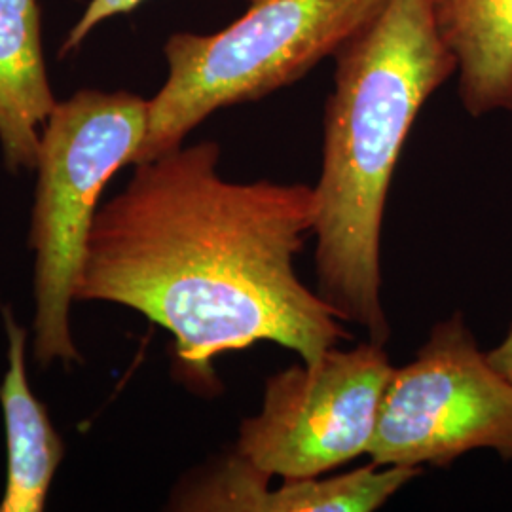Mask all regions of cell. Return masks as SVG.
Listing matches in <instances>:
<instances>
[{"label": "cell", "instance_id": "cell-1", "mask_svg": "<svg viewBox=\"0 0 512 512\" xmlns=\"http://www.w3.org/2000/svg\"><path fill=\"white\" fill-rule=\"evenodd\" d=\"M203 141L135 164L97 209L76 300L139 311L175 340L186 384L213 393L224 353L272 342L319 361L346 321L302 283L296 256L315 236L317 198L302 183H234Z\"/></svg>", "mask_w": 512, "mask_h": 512}, {"label": "cell", "instance_id": "cell-2", "mask_svg": "<svg viewBox=\"0 0 512 512\" xmlns=\"http://www.w3.org/2000/svg\"><path fill=\"white\" fill-rule=\"evenodd\" d=\"M334 59L323 118L315 222L317 294L346 323L385 344V203L404 143L429 97L458 73L431 0H389Z\"/></svg>", "mask_w": 512, "mask_h": 512}, {"label": "cell", "instance_id": "cell-3", "mask_svg": "<svg viewBox=\"0 0 512 512\" xmlns=\"http://www.w3.org/2000/svg\"><path fill=\"white\" fill-rule=\"evenodd\" d=\"M389 0H255L226 29L165 40L167 78L148 101L133 165L183 147L217 110L279 92L334 57L384 12Z\"/></svg>", "mask_w": 512, "mask_h": 512}, {"label": "cell", "instance_id": "cell-4", "mask_svg": "<svg viewBox=\"0 0 512 512\" xmlns=\"http://www.w3.org/2000/svg\"><path fill=\"white\" fill-rule=\"evenodd\" d=\"M148 101L137 93L80 90L57 101L40 133L29 230L35 253V338L40 366L80 361L71 308L99 200L143 145Z\"/></svg>", "mask_w": 512, "mask_h": 512}, {"label": "cell", "instance_id": "cell-5", "mask_svg": "<svg viewBox=\"0 0 512 512\" xmlns=\"http://www.w3.org/2000/svg\"><path fill=\"white\" fill-rule=\"evenodd\" d=\"M482 448L512 461V384L458 311L433 327L414 361L393 368L366 456L421 469Z\"/></svg>", "mask_w": 512, "mask_h": 512}, {"label": "cell", "instance_id": "cell-6", "mask_svg": "<svg viewBox=\"0 0 512 512\" xmlns=\"http://www.w3.org/2000/svg\"><path fill=\"white\" fill-rule=\"evenodd\" d=\"M384 346H336L274 374L260 412L241 421L234 452L272 478L323 476L365 456L395 368Z\"/></svg>", "mask_w": 512, "mask_h": 512}, {"label": "cell", "instance_id": "cell-7", "mask_svg": "<svg viewBox=\"0 0 512 512\" xmlns=\"http://www.w3.org/2000/svg\"><path fill=\"white\" fill-rule=\"evenodd\" d=\"M421 475L418 467L389 465L355 469L346 475L283 478L260 473L236 452L184 482L173 509L226 512H372Z\"/></svg>", "mask_w": 512, "mask_h": 512}, {"label": "cell", "instance_id": "cell-8", "mask_svg": "<svg viewBox=\"0 0 512 512\" xmlns=\"http://www.w3.org/2000/svg\"><path fill=\"white\" fill-rule=\"evenodd\" d=\"M55 105L38 0H0V150L8 171L37 169L40 133Z\"/></svg>", "mask_w": 512, "mask_h": 512}, {"label": "cell", "instance_id": "cell-9", "mask_svg": "<svg viewBox=\"0 0 512 512\" xmlns=\"http://www.w3.org/2000/svg\"><path fill=\"white\" fill-rule=\"evenodd\" d=\"M8 332V370L0 385V404L6 425L8 473L0 512H42L63 459V442L27 380V330L12 311L4 310Z\"/></svg>", "mask_w": 512, "mask_h": 512}, {"label": "cell", "instance_id": "cell-10", "mask_svg": "<svg viewBox=\"0 0 512 512\" xmlns=\"http://www.w3.org/2000/svg\"><path fill=\"white\" fill-rule=\"evenodd\" d=\"M440 37L458 61L471 116L512 112V0H431Z\"/></svg>", "mask_w": 512, "mask_h": 512}, {"label": "cell", "instance_id": "cell-11", "mask_svg": "<svg viewBox=\"0 0 512 512\" xmlns=\"http://www.w3.org/2000/svg\"><path fill=\"white\" fill-rule=\"evenodd\" d=\"M143 2H147V0H90L78 21L69 29L67 37L63 40V44L59 48V57L76 52L101 23L116 18V16L131 14ZM247 2L251 4L255 0H247Z\"/></svg>", "mask_w": 512, "mask_h": 512}, {"label": "cell", "instance_id": "cell-12", "mask_svg": "<svg viewBox=\"0 0 512 512\" xmlns=\"http://www.w3.org/2000/svg\"><path fill=\"white\" fill-rule=\"evenodd\" d=\"M488 361L492 363L499 374H503L512 384V325L503 342L486 353Z\"/></svg>", "mask_w": 512, "mask_h": 512}]
</instances>
